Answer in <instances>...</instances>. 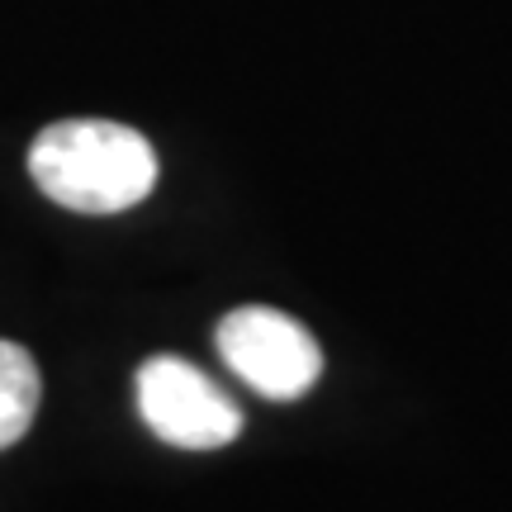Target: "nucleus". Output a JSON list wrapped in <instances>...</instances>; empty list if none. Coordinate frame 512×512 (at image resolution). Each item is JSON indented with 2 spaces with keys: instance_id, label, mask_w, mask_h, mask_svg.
I'll return each mask as SVG.
<instances>
[{
  "instance_id": "3",
  "label": "nucleus",
  "mask_w": 512,
  "mask_h": 512,
  "mask_svg": "<svg viewBox=\"0 0 512 512\" xmlns=\"http://www.w3.org/2000/svg\"><path fill=\"white\" fill-rule=\"evenodd\" d=\"M138 413L143 422L181 451H219L242 432V408L200 366L181 356H152L138 366Z\"/></svg>"
},
{
  "instance_id": "2",
  "label": "nucleus",
  "mask_w": 512,
  "mask_h": 512,
  "mask_svg": "<svg viewBox=\"0 0 512 512\" xmlns=\"http://www.w3.org/2000/svg\"><path fill=\"white\" fill-rule=\"evenodd\" d=\"M219 356L238 370L256 394L275 403H290L309 394L323 375V351L304 323L266 304H242L219 323Z\"/></svg>"
},
{
  "instance_id": "4",
  "label": "nucleus",
  "mask_w": 512,
  "mask_h": 512,
  "mask_svg": "<svg viewBox=\"0 0 512 512\" xmlns=\"http://www.w3.org/2000/svg\"><path fill=\"white\" fill-rule=\"evenodd\" d=\"M38 361L19 342L0 337V451H10L15 441L29 437L38 413Z\"/></svg>"
},
{
  "instance_id": "1",
  "label": "nucleus",
  "mask_w": 512,
  "mask_h": 512,
  "mask_svg": "<svg viewBox=\"0 0 512 512\" xmlns=\"http://www.w3.org/2000/svg\"><path fill=\"white\" fill-rule=\"evenodd\" d=\"M29 176L72 214H124L157 190V152L114 119H62L29 147Z\"/></svg>"
}]
</instances>
